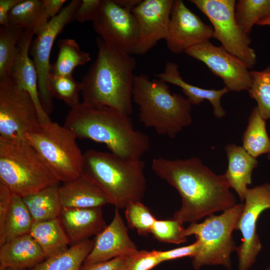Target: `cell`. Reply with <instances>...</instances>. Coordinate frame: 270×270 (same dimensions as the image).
Returning <instances> with one entry per match:
<instances>
[{"label": "cell", "instance_id": "6da1fadb", "mask_svg": "<svg viewBox=\"0 0 270 270\" xmlns=\"http://www.w3.org/2000/svg\"><path fill=\"white\" fill-rule=\"evenodd\" d=\"M152 168L180 194L182 206L174 218L182 224L196 222L205 216L225 211L236 204L224 175L216 174L198 158H154Z\"/></svg>", "mask_w": 270, "mask_h": 270}, {"label": "cell", "instance_id": "7a4b0ae2", "mask_svg": "<svg viewBox=\"0 0 270 270\" xmlns=\"http://www.w3.org/2000/svg\"><path fill=\"white\" fill-rule=\"evenodd\" d=\"M64 126L80 139L104 144L110 152L130 160H140L150 140L136 130L130 116L105 106L82 102L72 108Z\"/></svg>", "mask_w": 270, "mask_h": 270}, {"label": "cell", "instance_id": "3957f363", "mask_svg": "<svg viewBox=\"0 0 270 270\" xmlns=\"http://www.w3.org/2000/svg\"><path fill=\"white\" fill-rule=\"evenodd\" d=\"M96 44V58L80 82L83 102L109 106L130 116L136 60L100 36Z\"/></svg>", "mask_w": 270, "mask_h": 270}, {"label": "cell", "instance_id": "277c9868", "mask_svg": "<svg viewBox=\"0 0 270 270\" xmlns=\"http://www.w3.org/2000/svg\"><path fill=\"white\" fill-rule=\"evenodd\" d=\"M144 163L111 152L90 149L84 154L82 174L98 185L118 208L141 201L146 190Z\"/></svg>", "mask_w": 270, "mask_h": 270}, {"label": "cell", "instance_id": "5b68a950", "mask_svg": "<svg viewBox=\"0 0 270 270\" xmlns=\"http://www.w3.org/2000/svg\"><path fill=\"white\" fill-rule=\"evenodd\" d=\"M132 100L138 107L141 123L160 135L173 138L192 122V104L183 95L172 92L162 80L136 75Z\"/></svg>", "mask_w": 270, "mask_h": 270}, {"label": "cell", "instance_id": "8992f818", "mask_svg": "<svg viewBox=\"0 0 270 270\" xmlns=\"http://www.w3.org/2000/svg\"><path fill=\"white\" fill-rule=\"evenodd\" d=\"M60 182L27 140L0 139V183L13 194L23 198Z\"/></svg>", "mask_w": 270, "mask_h": 270}, {"label": "cell", "instance_id": "52a82bcc", "mask_svg": "<svg viewBox=\"0 0 270 270\" xmlns=\"http://www.w3.org/2000/svg\"><path fill=\"white\" fill-rule=\"evenodd\" d=\"M26 138L60 182H70L82 174L84 154L68 128L52 121L39 123Z\"/></svg>", "mask_w": 270, "mask_h": 270}, {"label": "cell", "instance_id": "ba28073f", "mask_svg": "<svg viewBox=\"0 0 270 270\" xmlns=\"http://www.w3.org/2000/svg\"><path fill=\"white\" fill-rule=\"evenodd\" d=\"M244 204H238L220 215H210L202 222L190 223L184 228L185 237L194 235L199 244L198 252L192 258L194 268L206 266L232 268L230 256L236 246L232 237Z\"/></svg>", "mask_w": 270, "mask_h": 270}, {"label": "cell", "instance_id": "9c48e42d", "mask_svg": "<svg viewBox=\"0 0 270 270\" xmlns=\"http://www.w3.org/2000/svg\"><path fill=\"white\" fill-rule=\"evenodd\" d=\"M210 20L213 38L226 51L251 68L256 62L254 50L250 47L251 40L238 26L234 17L235 0H190Z\"/></svg>", "mask_w": 270, "mask_h": 270}, {"label": "cell", "instance_id": "30bf717a", "mask_svg": "<svg viewBox=\"0 0 270 270\" xmlns=\"http://www.w3.org/2000/svg\"><path fill=\"white\" fill-rule=\"evenodd\" d=\"M39 123L30 94L10 77L0 80V139L27 140V133Z\"/></svg>", "mask_w": 270, "mask_h": 270}, {"label": "cell", "instance_id": "8fae6325", "mask_svg": "<svg viewBox=\"0 0 270 270\" xmlns=\"http://www.w3.org/2000/svg\"><path fill=\"white\" fill-rule=\"evenodd\" d=\"M81 0H72L60 13L49 20L46 26L32 41L30 55L32 58L38 80V90L41 104L49 115L53 110V98L49 88L51 64L50 56L54 42L64 26L74 18Z\"/></svg>", "mask_w": 270, "mask_h": 270}, {"label": "cell", "instance_id": "7c38bea8", "mask_svg": "<svg viewBox=\"0 0 270 270\" xmlns=\"http://www.w3.org/2000/svg\"><path fill=\"white\" fill-rule=\"evenodd\" d=\"M245 203L236 230L242 233V244L236 251L238 257V270H249L256 261L262 249L256 231L260 214L270 208V184L264 183L248 188Z\"/></svg>", "mask_w": 270, "mask_h": 270}, {"label": "cell", "instance_id": "4fadbf2b", "mask_svg": "<svg viewBox=\"0 0 270 270\" xmlns=\"http://www.w3.org/2000/svg\"><path fill=\"white\" fill-rule=\"evenodd\" d=\"M92 22L94 31L105 42L133 54L138 28L132 12L124 10L114 0H102L100 10Z\"/></svg>", "mask_w": 270, "mask_h": 270}, {"label": "cell", "instance_id": "5bb4252c", "mask_svg": "<svg viewBox=\"0 0 270 270\" xmlns=\"http://www.w3.org/2000/svg\"><path fill=\"white\" fill-rule=\"evenodd\" d=\"M184 52L203 62L212 74L222 79L230 91L249 89L252 82L250 71L243 62L222 46H214L207 40Z\"/></svg>", "mask_w": 270, "mask_h": 270}, {"label": "cell", "instance_id": "9a60e30c", "mask_svg": "<svg viewBox=\"0 0 270 270\" xmlns=\"http://www.w3.org/2000/svg\"><path fill=\"white\" fill-rule=\"evenodd\" d=\"M213 36L212 26L204 23L186 7L183 0L174 1L165 40L171 52L180 54Z\"/></svg>", "mask_w": 270, "mask_h": 270}, {"label": "cell", "instance_id": "2e32d148", "mask_svg": "<svg viewBox=\"0 0 270 270\" xmlns=\"http://www.w3.org/2000/svg\"><path fill=\"white\" fill-rule=\"evenodd\" d=\"M174 0H142L132 10L138 28L133 54H144L162 40L168 30Z\"/></svg>", "mask_w": 270, "mask_h": 270}, {"label": "cell", "instance_id": "e0dca14e", "mask_svg": "<svg viewBox=\"0 0 270 270\" xmlns=\"http://www.w3.org/2000/svg\"><path fill=\"white\" fill-rule=\"evenodd\" d=\"M138 250L135 244L129 236L118 208H116L112 220L96 236L92 248L84 263L106 261Z\"/></svg>", "mask_w": 270, "mask_h": 270}, {"label": "cell", "instance_id": "ac0fdd59", "mask_svg": "<svg viewBox=\"0 0 270 270\" xmlns=\"http://www.w3.org/2000/svg\"><path fill=\"white\" fill-rule=\"evenodd\" d=\"M34 35L29 31H24L22 33L18 44L10 78L18 86L30 94L36 108L40 123H46L52 120L41 104L37 72L30 57V49Z\"/></svg>", "mask_w": 270, "mask_h": 270}, {"label": "cell", "instance_id": "d6986e66", "mask_svg": "<svg viewBox=\"0 0 270 270\" xmlns=\"http://www.w3.org/2000/svg\"><path fill=\"white\" fill-rule=\"evenodd\" d=\"M59 218L72 244L96 236L107 226L102 208L62 207Z\"/></svg>", "mask_w": 270, "mask_h": 270}, {"label": "cell", "instance_id": "ffe728a7", "mask_svg": "<svg viewBox=\"0 0 270 270\" xmlns=\"http://www.w3.org/2000/svg\"><path fill=\"white\" fill-rule=\"evenodd\" d=\"M0 247V270H28L46 258L30 234L13 238Z\"/></svg>", "mask_w": 270, "mask_h": 270}, {"label": "cell", "instance_id": "44dd1931", "mask_svg": "<svg viewBox=\"0 0 270 270\" xmlns=\"http://www.w3.org/2000/svg\"><path fill=\"white\" fill-rule=\"evenodd\" d=\"M62 207L88 208H102L110 202L102 190L82 174L59 187Z\"/></svg>", "mask_w": 270, "mask_h": 270}, {"label": "cell", "instance_id": "7402d4cb", "mask_svg": "<svg viewBox=\"0 0 270 270\" xmlns=\"http://www.w3.org/2000/svg\"><path fill=\"white\" fill-rule=\"evenodd\" d=\"M155 76L166 83H170L181 88L182 92L192 104L199 105L208 100L212 104L214 114L218 118L225 116L226 112L220 104L221 98L229 92L226 87L220 90H208L192 85L184 81L180 76L178 65L173 62L166 63L162 72L154 74Z\"/></svg>", "mask_w": 270, "mask_h": 270}, {"label": "cell", "instance_id": "603a6c76", "mask_svg": "<svg viewBox=\"0 0 270 270\" xmlns=\"http://www.w3.org/2000/svg\"><path fill=\"white\" fill-rule=\"evenodd\" d=\"M224 149L228 166L224 175L230 188L236 192L240 200L244 201L247 186L252 183V172L258 162L242 146L229 144Z\"/></svg>", "mask_w": 270, "mask_h": 270}, {"label": "cell", "instance_id": "cb8c5ba5", "mask_svg": "<svg viewBox=\"0 0 270 270\" xmlns=\"http://www.w3.org/2000/svg\"><path fill=\"white\" fill-rule=\"evenodd\" d=\"M30 234L40 246L46 258L66 249L70 243L59 218L34 222Z\"/></svg>", "mask_w": 270, "mask_h": 270}, {"label": "cell", "instance_id": "d4e9b609", "mask_svg": "<svg viewBox=\"0 0 270 270\" xmlns=\"http://www.w3.org/2000/svg\"><path fill=\"white\" fill-rule=\"evenodd\" d=\"M60 186L59 184L50 186L22 198L34 222L60 218L62 208Z\"/></svg>", "mask_w": 270, "mask_h": 270}, {"label": "cell", "instance_id": "484cf974", "mask_svg": "<svg viewBox=\"0 0 270 270\" xmlns=\"http://www.w3.org/2000/svg\"><path fill=\"white\" fill-rule=\"evenodd\" d=\"M49 18L42 0H22L10 10L8 24L36 36L46 26Z\"/></svg>", "mask_w": 270, "mask_h": 270}, {"label": "cell", "instance_id": "4316f807", "mask_svg": "<svg viewBox=\"0 0 270 270\" xmlns=\"http://www.w3.org/2000/svg\"><path fill=\"white\" fill-rule=\"evenodd\" d=\"M94 242V240L87 239L74 244L26 270H80L92 248Z\"/></svg>", "mask_w": 270, "mask_h": 270}, {"label": "cell", "instance_id": "83f0119b", "mask_svg": "<svg viewBox=\"0 0 270 270\" xmlns=\"http://www.w3.org/2000/svg\"><path fill=\"white\" fill-rule=\"evenodd\" d=\"M34 221L22 198L12 194L2 234L0 246L16 238L30 233Z\"/></svg>", "mask_w": 270, "mask_h": 270}, {"label": "cell", "instance_id": "f1b7e54d", "mask_svg": "<svg viewBox=\"0 0 270 270\" xmlns=\"http://www.w3.org/2000/svg\"><path fill=\"white\" fill-rule=\"evenodd\" d=\"M266 120L257 106L252 110L248 124L242 137V147L252 156L270 154V138L266 130Z\"/></svg>", "mask_w": 270, "mask_h": 270}, {"label": "cell", "instance_id": "f546056e", "mask_svg": "<svg viewBox=\"0 0 270 270\" xmlns=\"http://www.w3.org/2000/svg\"><path fill=\"white\" fill-rule=\"evenodd\" d=\"M57 59L51 65L50 74L72 76L74 68L91 60L90 53L80 50L76 42L72 38L60 40L58 44Z\"/></svg>", "mask_w": 270, "mask_h": 270}, {"label": "cell", "instance_id": "4dcf8cb0", "mask_svg": "<svg viewBox=\"0 0 270 270\" xmlns=\"http://www.w3.org/2000/svg\"><path fill=\"white\" fill-rule=\"evenodd\" d=\"M234 17L240 30L249 36L255 24L270 18V0H238L236 1Z\"/></svg>", "mask_w": 270, "mask_h": 270}, {"label": "cell", "instance_id": "1f68e13d", "mask_svg": "<svg viewBox=\"0 0 270 270\" xmlns=\"http://www.w3.org/2000/svg\"><path fill=\"white\" fill-rule=\"evenodd\" d=\"M23 32L10 24L0 27V80L10 77L18 44Z\"/></svg>", "mask_w": 270, "mask_h": 270}, {"label": "cell", "instance_id": "d6a6232c", "mask_svg": "<svg viewBox=\"0 0 270 270\" xmlns=\"http://www.w3.org/2000/svg\"><path fill=\"white\" fill-rule=\"evenodd\" d=\"M250 96L256 102L262 116L270 119V65L262 70H250Z\"/></svg>", "mask_w": 270, "mask_h": 270}, {"label": "cell", "instance_id": "836d02e7", "mask_svg": "<svg viewBox=\"0 0 270 270\" xmlns=\"http://www.w3.org/2000/svg\"><path fill=\"white\" fill-rule=\"evenodd\" d=\"M49 88L52 97L64 102L71 109L80 103V82L72 76H60L50 74Z\"/></svg>", "mask_w": 270, "mask_h": 270}, {"label": "cell", "instance_id": "e575fe53", "mask_svg": "<svg viewBox=\"0 0 270 270\" xmlns=\"http://www.w3.org/2000/svg\"><path fill=\"white\" fill-rule=\"evenodd\" d=\"M125 209L126 218L130 228L136 229L140 236H147L151 233L156 219L141 201L133 202Z\"/></svg>", "mask_w": 270, "mask_h": 270}, {"label": "cell", "instance_id": "d590c367", "mask_svg": "<svg viewBox=\"0 0 270 270\" xmlns=\"http://www.w3.org/2000/svg\"><path fill=\"white\" fill-rule=\"evenodd\" d=\"M180 222L174 218L166 220H158L154 222L151 233L157 240L167 243L179 244L187 242L184 236V228Z\"/></svg>", "mask_w": 270, "mask_h": 270}, {"label": "cell", "instance_id": "8d00e7d4", "mask_svg": "<svg viewBox=\"0 0 270 270\" xmlns=\"http://www.w3.org/2000/svg\"><path fill=\"white\" fill-rule=\"evenodd\" d=\"M161 262L156 250H138L130 255L126 270H151Z\"/></svg>", "mask_w": 270, "mask_h": 270}, {"label": "cell", "instance_id": "74e56055", "mask_svg": "<svg viewBox=\"0 0 270 270\" xmlns=\"http://www.w3.org/2000/svg\"><path fill=\"white\" fill-rule=\"evenodd\" d=\"M102 3V0H81L74 20L80 23L92 22L100 10Z\"/></svg>", "mask_w": 270, "mask_h": 270}, {"label": "cell", "instance_id": "f35d334b", "mask_svg": "<svg viewBox=\"0 0 270 270\" xmlns=\"http://www.w3.org/2000/svg\"><path fill=\"white\" fill-rule=\"evenodd\" d=\"M130 254L98 262L84 263L80 270H126Z\"/></svg>", "mask_w": 270, "mask_h": 270}, {"label": "cell", "instance_id": "ab89813d", "mask_svg": "<svg viewBox=\"0 0 270 270\" xmlns=\"http://www.w3.org/2000/svg\"><path fill=\"white\" fill-rule=\"evenodd\" d=\"M200 244L196 240L188 246L166 250H156L157 254L162 262L189 256L193 258L199 250Z\"/></svg>", "mask_w": 270, "mask_h": 270}, {"label": "cell", "instance_id": "60d3db41", "mask_svg": "<svg viewBox=\"0 0 270 270\" xmlns=\"http://www.w3.org/2000/svg\"><path fill=\"white\" fill-rule=\"evenodd\" d=\"M12 194L4 185L0 183V235L12 202Z\"/></svg>", "mask_w": 270, "mask_h": 270}, {"label": "cell", "instance_id": "b9f144b4", "mask_svg": "<svg viewBox=\"0 0 270 270\" xmlns=\"http://www.w3.org/2000/svg\"><path fill=\"white\" fill-rule=\"evenodd\" d=\"M22 0H0V24L8 25V16L12 8Z\"/></svg>", "mask_w": 270, "mask_h": 270}, {"label": "cell", "instance_id": "7bdbcfd3", "mask_svg": "<svg viewBox=\"0 0 270 270\" xmlns=\"http://www.w3.org/2000/svg\"><path fill=\"white\" fill-rule=\"evenodd\" d=\"M66 2V0H42L44 10L48 18L50 19L58 15Z\"/></svg>", "mask_w": 270, "mask_h": 270}, {"label": "cell", "instance_id": "ee69618b", "mask_svg": "<svg viewBox=\"0 0 270 270\" xmlns=\"http://www.w3.org/2000/svg\"><path fill=\"white\" fill-rule=\"evenodd\" d=\"M142 0H114V2L125 10L132 12Z\"/></svg>", "mask_w": 270, "mask_h": 270}, {"label": "cell", "instance_id": "f6af8a7d", "mask_svg": "<svg viewBox=\"0 0 270 270\" xmlns=\"http://www.w3.org/2000/svg\"><path fill=\"white\" fill-rule=\"evenodd\" d=\"M266 270H270V267L267 268Z\"/></svg>", "mask_w": 270, "mask_h": 270}, {"label": "cell", "instance_id": "bcb514c9", "mask_svg": "<svg viewBox=\"0 0 270 270\" xmlns=\"http://www.w3.org/2000/svg\"></svg>", "mask_w": 270, "mask_h": 270}]
</instances>
